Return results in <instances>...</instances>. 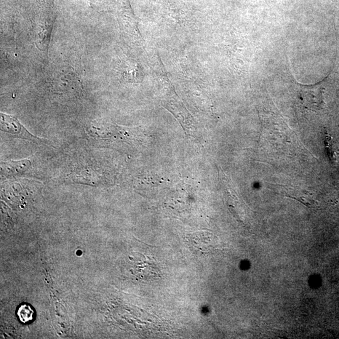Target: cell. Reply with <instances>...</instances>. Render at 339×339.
<instances>
[{
	"label": "cell",
	"mask_w": 339,
	"mask_h": 339,
	"mask_svg": "<svg viewBox=\"0 0 339 339\" xmlns=\"http://www.w3.org/2000/svg\"><path fill=\"white\" fill-rule=\"evenodd\" d=\"M34 314V310L30 305H26V304L21 305L17 312L18 318L23 324H27L33 320Z\"/></svg>",
	"instance_id": "6"
},
{
	"label": "cell",
	"mask_w": 339,
	"mask_h": 339,
	"mask_svg": "<svg viewBox=\"0 0 339 339\" xmlns=\"http://www.w3.org/2000/svg\"><path fill=\"white\" fill-rule=\"evenodd\" d=\"M32 166L30 160L24 159L18 161H7L1 163V175L4 177L22 174Z\"/></svg>",
	"instance_id": "3"
},
{
	"label": "cell",
	"mask_w": 339,
	"mask_h": 339,
	"mask_svg": "<svg viewBox=\"0 0 339 339\" xmlns=\"http://www.w3.org/2000/svg\"><path fill=\"white\" fill-rule=\"evenodd\" d=\"M191 250L195 254L205 255L214 248V239L211 234L206 232H198L188 237Z\"/></svg>",
	"instance_id": "2"
},
{
	"label": "cell",
	"mask_w": 339,
	"mask_h": 339,
	"mask_svg": "<svg viewBox=\"0 0 339 339\" xmlns=\"http://www.w3.org/2000/svg\"><path fill=\"white\" fill-rule=\"evenodd\" d=\"M325 142L328 156L331 161L337 164L339 162V145L327 133H325Z\"/></svg>",
	"instance_id": "5"
},
{
	"label": "cell",
	"mask_w": 339,
	"mask_h": 339,
	"mask_svg": "<svg viewBox=\"0 0 339 339\" xmlns=\"http://www.w3.org/2000/svg\"><path fill=\"white\" fill-rule=\"evenodd\" d=\"M304 101L310 108L320 109L324 105L321 91L317 93V90H311L304 95Z\"/></svg>",
	"instance_id": "4"
},
{
	"label": "cell",
	"mask_w": 339,
	"mask_h": 339,
	"mask_svg": "<svg viewBox=\"0 0 339 339\" xmlns=\"http://www.w3.org/2000/svg\"><path fill=\"white\" fill-rule=\"evenodd\" d=\"M1 130L17 138L37 144H49L47 140L36 137L28 132L14 116L1 113Z\"/></svg>",
	"instance_id": "1"
}]
</instances>
